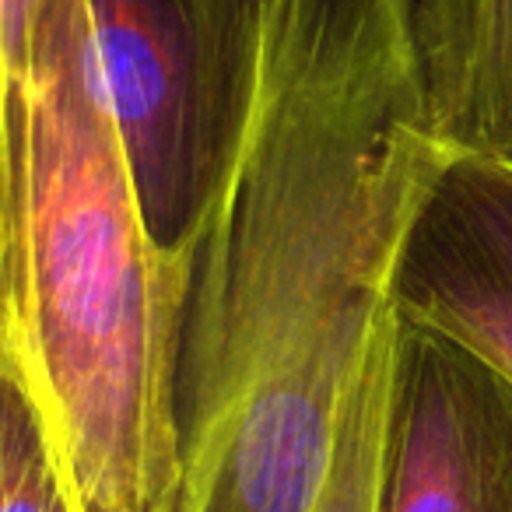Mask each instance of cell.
Listing matches in <instances>:
<instances>
[{"label":"cell","instance_id":"cell-7","mask_svg":"<svg viewBox=\"0 0 512 512\" xmlns=\"http://www.w3.org/2000/svg\"><path fill=\"white\" fill-rule=\"evenodd\" d=\"M393 341L397 320L372 348L355 390H351L344 425L337 435L334 460L313 512H379L386 463V414H390Z\"/></svg>","mask_w":512,"mask_h":512},{"label":"cell","instance_id":"cell-9","mask_svg":"<svg viewBox=\"0 0 512 512\" xmlns=\"http://www.w3.org/2000/svg\"><path fill=\"white\" fill-rule=\"evenodd\" d=\"M25 207L29 179L0 144V369L15 376L25 351Z\"/></svg>","mask_w":512,"mask_h":512},{"label":"cell","instance_id":"cell-3","mask_svg":"<svg viewBox=\"0 0 512 512\" xmlns=\"http://www.w3.org/2000/svg\"><path fill=\"white\" fill-rule=\"evenodd\" d=\"M85 15L144 232L183 264L253 106L256 0H85Z\"/></svg>","mask_w":512,"mask_h":512},{"label":"cell","instance_id":"cell-4","mask_svg":"<svg viewBox=\"0 0 512 512\" xmlns=\"http://www.w3.org/2000/svg\"><path fill=\"white\" fill-rule=\"evenodd\" d=\"M379 512H512V379L404 316Z\"/></svg>","mask_w":512,"mask_h":512},{"label":"cell","instance_id":"cell-5","mask_svg":"<svg viewBox=\"0 0 512 512\" xmlns=\"http://www.w3.org/2000/svg\"><path fill=\"white\" fill-rule=\"evenodd\" d=\"M390 299L397 316L512 379V169L442 151L400 239Z\"/></svg>","mask_w":512,"mask_h":512},{"label":"cell","instance_id":"cell-8","mask_svg":"<svg viewBox=\"0 0 512 512\" xmlns=\"http://www.w3.org/2000/svg\"><path fill=\"white\" fill-rule=\"evenodd\" d=\"M0 512H74L29 386L0 369Z\"/></svg>","mask_w":512,"mask_h":512},{"label":"cell","instance_id":"cell-2","mask_svg":"<svg viewBox=\"0 0 512 512\" xmlns=\"http://www.w3.org/2000/svg\"><path fill=\"white\" fill-rule=\"evenodd\" d=\"M25 351L74 512H176L183 264L144 232L85 0H43L29 88Z\"/></svg>","mask_w":512,"mask_h":512},{"label":"cell","instance_id":"cell-1","mask_svg":"<svg viewBox=\"0 0 512 512\" xmlns=\"http://www.w3.org/2000/svg\"><path fill=\"white\" fill-rule=\"evenodd\" d=\"M228 179L183 256L176 512H313L439 165L407 0H256Z\"/></svg>","mask_w":512,"mask_h":512},{"label":"cell","instance_id":"cell-6","mask_svg":"<svg viewBox=\"0 0 512 512\" xmlns=\"http://www.w3.org/2000/svg\"><path fill=\"white\" fill-rule=\"evenodd\" d=\"M407 18L432 141L512 169V0H407Z\"/></svg>","mask_w":512,"mask_h":512}]
</instances>
